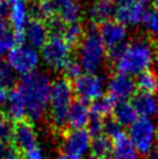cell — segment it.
I'll return each mask as SVG.
<instances>
[{"label":"cell","instance_id":"30","mask_svg":"<svg viewBox=\"0 0 158 159\" xmlns=\"http://www.w3.org/2000/svg\"><path fill=\"white\" fill-rule=\"evenodd\" d=\"M104 121H105V119H102L100 116L91 113L87 125H86L87 127V131L91 135V137L98 136V135L102 134V131H104Z\"/></svg>","mask_w":158,"mask_h":159},{"label":"cell","instance_id":"2","mask_svg":"<svg viewBox=\"0 0 158 159\" xmlns=\"http://www.w3.org/2000/svg\"><path fill=\"white\" fill-rule=\"evenodd\" d=\"M158 43L152 40L136 39L128 43L123 55L114 64L118 73L122 75H140L149 70L155 56L158 55Z\"/></svg>","mask_w":158,"mask_h":159},{"label":"cell","instance_id":"16","mask_svg":"<svg viewBox=\"0 0 158 159\" xmlns=\"http://www.w3.org/2000/svg\"><path fill=\"white\" fill-rule=\"evenodd\" d=\"M55 15L65 25L80 21L81 8L77 0H51Z\"/></svg>","mask_w":158,"mask_h":159},{"label":"cell","instance_id":"23","mask_svg":"<svg viewBox=\"0 0 158 159\" xmlns=\"http://www.w3.org/2000/svg\"><path fill=\"white\" fill-rule=\"evenodd\" d=\"M85 33H86V27H84L81 21H77V22L65 25L61 35L64 37V40L69 43L71 48L76 49L83 42Z\"/></svg>","mask_w":158,"mask_h":159},{"label":"cell","instance_id":"11","mask_svg":"<svg viewBox=\"0 0 158 159\" xmlns=\"http://www.w3.org/2000/svg\"><path fill=\"white\" fill-rule=\"evenodd\" d=\"M136 84L127 75L122 73H112L108 80V94L112 95L118 101H126L129 98H132L135 94Z\"/></svg>","mask_w":158,"mask_h":159},{"label":"cell","instance_id":"27","mask_svg":"<svg viewBox=\"0 0 158 159\" xmlns=\"http://www.w3.org/2000/svg\"><path fill=\"white\" fill-rule=\"evenodd\" d=\"M0 84L4 86L7 91H12L14 87H16L18 85V80L16 77L14 75L13 69L8 64L4 61H0Z\"/></svg>","mask_w":158,"mask_h":159},{"label":"cell","instance_id":"8","mask_svg":"<svg viewBox=\"0 0 158 159\" xmlns=\"http://www.w3.org/2000/svg\"><path fill=\"white\" fill-rule=\"evenodd\" d=\"M8 64L20 75H29L34 72L39 64L37 52L30 47L15 45L8 52Z\"/></svg>","mask_w":158,"mask_h":159},{"label":"cell","instance_id":"39","mask_svg":"<svg viewBox=\"0 0 158 159\" xmlns=\"http://www.w3.org/2000/svg\"><path fill=\"white\" fill-rule=\"evenodd\" d=\"M102 159H115V158H109V157H106V158H102Z\"/></svg>","mask_w":158,"mask_h":159},{"label":"cell","instance_id":"25","mask_svg":"<svg viewBox=\"0 0 158 159\" xmlns=\"http://www.w3.org/2000/svg\"><path fill=\"white\" fill-rule=\"evenodd\" d=\"M11 27L8 20L0 18V57L6 52H9L16 44L14 31Z\"/></svg>","mask_w":158,"mask_h":159},{"label":"cell","instance_id":"35","mask_svg":"<svg viewBox=\"0 0 158 159\" xmlns=\"http://www.w3.org/2000/svg\"><path fill=\"white\" fill-rule=\"evenodd\" d=\"M57 159H81V157L71 155V153H66V152H59Z\"/></svg>","mask_w":158,"mask_h":159},{"label":"cell","instance_id":"4","mask_svg":"<svg viewBox=\"0 0 158 159\" xmlns=\"http://www.w3.org/2000/svg\"><path fill=\"white\" fill-rule=\"evenodd\" d=\"M80 63L88 73H94L106 56V47L101 40L97 25L86 27V33L80 43Z\"/></svg>","mask_w":158,"mask_h":159},{"label":"cell","instance_id":"12","mask_svg":"<svg viewBox=\"0 0 158 159\" xmlns=\"http://www.w3.org/2000/svg\"><path fill=\"white\" fill-rule=\"evenodd\" d=\"M98 30L106 48H112L116 44L123 43L128 34L126 25L118 22L116 20H109L101 23L98 27Z\"/></svg>","mask_w":158,"mask_h":159},{"label":"cell","instance_id":"34","mask_svg":"<svg viewBox=\"0 0 158 159\" xmlns=\"http://www.w3.org/2000/svg\"><path fill=\"white\" fill-rule=\"evenodd\" d=\"M8 99V91L0 84V106Z\"/></svg>","mask_w":158,"mask_h":159},{"label":"cell","instance_id":"22","mask_svg":"<svg viewBox=\"0 0 158 159\" xmlns=\"http://www.w3.org/2000/svg\"><path fill=\"white\" fill-rule=\"evenodd\" d=\"M91 153L90 159H102L108 157L110 151H113V143L108 136L100 134L91 138Z\"/></svg>","mask_w":158,"mask_h":159},{"label":"cell","instance_id":"20","mask_svg":"<svg viewBox=\"0 0 158 159\" xmlns=\"http://www.w3.org/2000/svg\"><path fill=\"white\" fill-rule=\"evenodd\" d=\"M114 4L113 0H95L90 9V19L92 23L99 26L106 21H109L116 11Z\"/></svg>","mask_w":158,"mask_h":159},{"label":"cell","instance_id":"32","mask_svg":"<svg viewBox=\"0 0 158 159\" xmlns=\"http://www.w3.org/2000/svg\"><path fill=\"white\" fill-rule=\"evenodd\" d=\"M0 159H21L13 143L0 144Z\"/></svg>","mask_w":158,"mask_h":159},{"label":"cell","instance_id":"19","mask_svg":"<svg viewBox=\"0 0 158 159\" xmlns=\"http://www.w3.org/2000/svg\"><path fill=\"white\" fill-rule=\"evenodd\" d=\"M0 113H2L5 116H7L13 122L26 119L25 103H23L21 94H20V92H19V89L16 87H14L12 91H9L7 107L5 108L4 111H0Z\"/></svg>","mask_w":158,"mask_h":159},{"label":"cell","instance_id":"15","mask_svg":"<svg viewBox=\"0 0 158 159\" xmlns=\"http://www.w3.org/2000/svg\"><path fill=\"white\" fill-rule=\"evenodd\" d=\"M26 40L33 48H42L50 36L48 25L44 21L29 19L25 29Z\"/></svg>","mask_w":158,"mask_h":159},{"label":"cell","instance_id":"26","mask_svg":"<svg viewBox=\"0 0 158 159\" xmlns=\"http://www.w3.org/2000/svg\"><path fill=\"white\" fill-rule=\"evenodd\" d=\"M116 105V100L109 95L108 93L106 95H102L98 100L93 101L90 107H91V113L100 116L102 119H106L113 114V111Z\"/></svg>","mask_w":158,"mask_h":159},{"label":"cell","instance_id":"21","mask_svg":"<svg viewBox=\"0 0 158 159\" xmlns=\"http://www.w3.org/2000/svg\"><path fill=\"white\" fill-rule=\"evenodd\" d=\"M137 111L135 107L132 105V102L120 101L115 105L113 111V119L122 127H130L137 120Z\"/></svg>","mask_w":158,"mask_h":159},{"label":"cell","instance_id":"1","mask_svg":"<svg viewBox=\"0 0 158 159\" xmlns=\"http://www.w3.org/2000/svg\"><path fill=\"white\" fill-rule=\"evenodd\" d=\"M21 94L26 115L30 121H40L45 116L50 102V80L41 72H31L22 77L16 85Z\"/></svg>","mask_w":158,"mask_h":159},{"label":"cell","instance_id":"36","mask_svg":"<svg viewBox=\"0 0 158 159\" xmlns=\"http://www.w3.org/2000/svg\"><path fill=\"white\" fill-rule=\"evenodd\" d=\"M146 159H158V145L154 146V149L150 151Z\"/></svg>","mask_w":158,"mask_h":159},{"label":"cell","instance_id":"9","mask_svg":"<svg viewBox=\"0 0 158 159\" xmlns=\"http://www.w3.org/2000/svg\"><path fill=\"white\" fill-rule=\"evenodd\" d=\"M76 97L87 102H93L102 97V79L95 73H84L72 81Z\"/></svg>","mask_w":158,"mask_h":159},{"label":"cell","instance_id":"24","mask_svg":"<svg viewBox=\"0 0 158 159\" xmlns=\"http://www.w3.org/2000/svg\"><path fill=\"white\" fill-rule=\"evenodd\" d=\"M136 89L138 92L148 93V94H156L158 92V75L154 71L146 70L138 75L136 81Z\"/></svg>","mask_w":158,"mask_h":159},{"label":"cell","instance_id":"13","mask_svg":"<svg viewBox=\"0 0 158 159\" xmlns=\"http://www.w3.org/2000/svg\"><path fill=\"white\" fill-rule=\"evenodd\" d=\"M145 4L138 1H129L120 5L114 14V20L123 25H138L145 15Z\"/></svg>","mask_w":158,"mask_h":159},{"label":"cell","instance_id":"38","mask_svg":"<svg viewBox=\"0 0 158 159\" xmlns=\"http://www.w3.org/2000/svg\"><path fill=\"white\" fill-rule=\"evenodd\" d=\"M152 5H154L155 9L158 11V0H152Z\"/></svg>","mask_w":158,"mask_h":159},{"label":"cell","instance_id":"10","mask_svg":"<svg viewBox=\"0 0 158 159\" xmlns=\"http://www.w3.org/2000/svg\"><path fill=\"white\" fill-rule=\"evenodd\" d=\"M61 137V152L71 153L78 157H81L86 152L91 144V138H92L87 130L85 129H79V130L69 129Z\"/></svg>","mask_w":158,"mask_h":159},{"label":"cell","instance_id":"5","mask_svg":"<svg viewBox=\"0 0 158 159\" xmlns=\"http://www.w3.org/2000/svg\"><path fill=\"white\" fill-rule=\"evenodd\" d=\"M41 49L44 62L53 70L64 71L66 65L72 61L71 55L73 49L59 34H50Z\"/></svg>","mask_w":158,"mask_h":159},{"label":"cell","instance_id":"17","mask_svg":"<svg viewBox=\"0 0 158 159\" xmlns=\"http://www.w3.org/2000/svg\"><path fill=\"white\" fill-rule=\"evenodd\" d=\"M113 143V153L115 159H137L138 152L132 143V138L122 131L112 138Z\"/></svg>","mask_w":158,"mask_h":159},{"label":"cell","instance_id":"18","mask_svg":"<svg viewBox=\"0 0 158 159\" xmlns=\"http://www.w3.org/2000/svg\"><path fill=\"white\" fill-rule=\"evenodd\" d=\"M132 105L135 107L137 114L143 117H150L158 113V100L152 94L135 93L132 98Z\"/></svg>","mask_w":158,"mask_h":159},{"label":"cell","instance_id":"33","mask_svg":"<svg viewBox=\"0 0 158 159\" xmlns=\"http://www.w3.org/2000/svg\"><path fill=\"white\" fill-rule=\"evenodd\" d=\"M9 5L11 4L8 0H0V18L6 19V20L9 19L11 9H12Z\"/></svg>","mask_w":158,"mask_h":159},{"label":"cell","instance_id":"6","mask_svg":"<svg viewBox=\"0 0 158 159\" xmlns=\"http://www.w3.org/2000/svg\"><path fill=\"white\" fill-rule=\"evenodd\" d=\"M129 134H130L129 137L132 138L137 152H140L143 156L149 155L150 151L154 149L157 137L156 128L149 117L140 116L130 125Z\"/></svg>","mask_w":158,"mask_h":159},{"label":"cell","instance_id":"14","mask_svg":"<svg viewBox=\"0 0 158 159\" xmlns=\"http://www.w3.org/2000/svg\"><path fill=\"white\" fill-rule=\"evenodd\" d=\"M91 115V107L87 101L76 98L71 103L67 117V127L70 130L84 129L87 125Z\"/></svg>","mask_w":158,"mask_h":159},{"label":"cell","instance_id":"37","mask_svg":"<svg viewBox=\"0 0 158 159\" xmlns=\"http://www.w3.org/2000/svg\"><path fill=\"white\" fill-rule=\"evenodd\" d=\"M114 2H118L120 5L122 4H127V2H129V1H132V0H113Z\"/></svg>","mask_w":158,"mask_h":159},{"label":"cell","instance_id":"31","mask_svg":"<svg viewBox=\"0 0 158 159\" xmlns=\"http://www.w3.org/2000/svg\"><path fill=\"white\" fill-rule=\"evenodd\" d=\"M63 72H64V77H65V78H67V79L71 80V81H73V80H76L79 75H81V65L72 59V61L66 65V67L64 69Z\"/></svg>","mask_w":158,"mask_h":159},{"label":"cell","instance_id":"7","mask_svg":"<svg viewBox=\"0 0 158 159\" xmlns=\"http://www.w3.org/2000/svg\"><path fill=\"white\" fill-rule=\"evenodd\" d=\"M12 143L19 152L21 159L25 155L39 149L37 135L33 121L29 119H23L14 122Z\"/></svg>","mask_w":158,"mask_h":159},{"label":"cell","instance_id":"29","mask_svg":"<svg viewBox=\"0 0 158 159\" xmlns=\"http://www.w3.org/2000/svg\"><path fill=\"white\" fill-rule=\"evenodd\" d=\"M14 122L0 113V144L12 143L13 141Z\"/></svg>","mask_w":158,"mask_h":159},{"label":"cell","instance_id":"28","mask_svg":"<svg viewBox=\"0 0 158 159\" xmlns=\"http://www.w3.org/2000/svg\"><path fill=\"white\" fill-rule=\"evenodd\" d=\"M142 22L144 23V27L146 28L148 33H149L150 39L158 43V11L157 9L146 12Z\"/></svg>","mask_w":158,"mask_h":159},{"label":"cell","instance_id":"3","mask_svg":"<svg viewBox=\"0 0 158 159\" xmlns=\"http://www.w3.org/2000/svg\"><path fill=\"white\" fill-rule=\"evenodd\" d=\"M73 94L72 81L65 77L57 79L51 85L49 123L55 134L59 136L69 130L67 117L70 106L73 101Z\"/></svg>","mask_w":158,"mask_h":159}]
</instances>
